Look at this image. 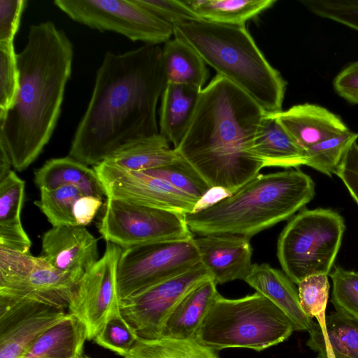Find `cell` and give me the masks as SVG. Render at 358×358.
Here are the masks:
<instances>
[{"instance_id": "obj_44", "label": "cell", "mask_w": 358, "mask_h": 358, "mask_svg": "<svg viewBox=\"0 0 358 358\" xmlns=\"http://www.w3.org/2000/svg\"><path fill=\"white\" fill-rule=\"evenodd\" d=\"M232 194L231 192L224 187H212L196 201L191 213L206 210L230 196Z\"/></svg>"}, {"instance_id": "obj_40", "label": "cell", "mask_w": 358, "mask_h": 358, "mask_svg": "<svg viewBox=\"0 0 358 358\" xmlns=\"http://www.w3.org/2000/svg\"><path fill=\"white\" fill-rule=\"evenodd\" d=\"M25 0H0V42H13Z\"/></svg>"}, {"instance_id": "obj_7", "label": "cell", "mask_w": 358, "mask_h": 358, "mask_svg": "<svg viewBox=\"0 0 358 358\" xmlns=\"http://www.w3.org/2000/svg\"><path fill=\"white\" fill-rule=\"evenodd\" d=\"M345 229L343 217L327 208L302 209L281 231L277 257L283 272L298 285L315 275H329Z\"/></svg>"}, {"instance_id": "obj_36", "label": "cell", "mask_w": 358, "mask_h": 358, "mask_svg": "<svg viewBox=\"0 0 358 358\" xmlns=\"http://www.w3.org/2000/svg\"><path fill=\"white\" fill-rule=\"evenodd\" d=\"M136 338V333L119 312L106 322L94 340L99 345L123 357Z\"/></svg>"}, {"instance_id": "obj_16", "label": "cell", "mask_w": 358, "mask_h": 358, "mask_svg": "<svg viewBox=\"0 0 358 358\" xmlns=\"http://www.w3.org/2000/svg\"><path fill=\"white\" fill-rule=\"evenodd\" d=\"M41 243V256L62 272L83 276L99 259L98 240L83 226L52 227Z\"/></svg>"}, {"instance_id": "obj_32", "label": "cell", "mask_w": 358, "mask_h": 358, "mask_svg": "<svg viewBox=\"0 0 358 358\" xmlns=\"http://www.w3.org/2000/svg\"><path fill=\"white\" fill-rule=\"evenodd\" d=\"M40 199L34 204L47 217L52 227L77 225L73 216L76 201L84 195L72 185L56 189H40Z\"/></svg>"}, {"instance_id": "obj_4", "label": "cell", "mask_w": 358, "mask_h": 358, "mask_svg": "<svg viewBox=\"0 0 358 358\" xmlns=\"http://www.w3.org/2000/svg\"><path fill=\"white\" fill-rule=\"evenodd\" d=\"M313 179L299 169L259 174L230 196L185 218L193 234H236L250 238L291 218L315 196Z\"/></svg>"}, {"instance_id": "obj_21", "label": "cell", "mask_w": 358, "mask_h": 358, "mask_svg": "<svg viewBox=\"0 0 358 358\" xmlns=\"http://www.w3.org/2000/svg\"><path fill=\"white\" fill-rule=\"evenodd\" d=\"M201 90L185 85L167 83L162 95L159 134L178 147L192 122Z\"/></svg>"}, {"instance_id": "obj_26", "label": "cell", "mask_w": 358, "mask_h": 358, "mask_svg": "<svg viewBox=\"0 0 358 358\" xmlns=\"http://www.w3.org/2000/svg\"><path fill=\"white\" fill-rule=\"evenodd\" d=\"M87 339L84 322L68 313L45 331L22 358H81Z\"/></svg>"}, {"instance_id": "obj_12", "label": "cell", "mask_w": 358, "mask_h": 358, "mask_svg": "<svg viewBox=\"0 0 358 358\" xmlns=\"http://www.w3.org/2000/svg\"><path fill=\"white\" fill-rule=\"evenodd\" d=\"M122 248L107 242L103 256L80 279L68 312L80 319L87 340L95 338L106 322L120 312L117 267Z\"/></svg>"}, {"instance_id": "obj_15", "label": "cell", "mask_w": 358, "mask_h": 358, "mask_svg": "<svg viewBox=\"0 0 358 358\" xmlns=\"http://www.w3.org/2000/svg\"><path fill=\"white\" fill-rule=\"evenodd\" d=\"M68 313L35 301L0 297V358H22Z\"/></svg>"}, {"instance_id": "obj_45", "label": "cell", "mask_w": 358, "mask_h": 358, "mask_svg": "<svg viewBox=\"0 0 358 358\" xmlns=\"http://www.w3.org/2000/svg\"><path fill=\"white\" fill-rule=\"evenodd\" d=\"M11 168L8 155L2 149H0V180L12 170Z\"/></svg>"}, {"instance_id": "obj_30", "label": "cell", "mask_w": 358, "mask_h": 358, "mask_svg": "<svg viewBox=\"0 0 358 358\" xmlns=\"http://www.w3.org/2000/svg\"><path fill=\"white\" fill-rule=\"evenodd\" d=\"M124 358H220L215 350L193 338L161 337L136 341Z\"/></svg>"}, {"instance_id": "obj_33", "label": "cell", "mask_w": 358, "mask_h": 358, "mask_svg": "<svg viewBox=\"0 0 358 358\" xmlns=\"http://www.w3.org/2000/svg\"><path fill=\"white\" fill-rule=\"evenodd\" d=\"M357 139L358 133L348 131L310 147L306 150V166L331 177Z\"/></svg>"}, {"instance_id": "obj_10", "label": "cell", "mask_w": 358, "mask_h": 358, "mask_svg": "<svg viewBox=\"0 0 358 358\" xmlns=\"http://www.w3.org/2000/svg\"><path fill=\"white\" fill-rule=\"evenodd\" d=\"M194 238L123 248L117 267L120 300L180 275L201 262Z\"/></svg>"}, {"instance_id": "obj_27", "label": "cell", "mask_w": 358, "mask_h": 358, "mask_svg": "<svg viewBox=\"0 0 358 358\" xmlns=\"http://www.w3.org/2000/svg\"><path fill=\"white\" fill-rule=\"evenodd\" d=\"M162 62L167 83L202 90L209 77L201 56L189 45L176 38L164 43Z\"/></svg>"}, {"instance_id": "obj_25", "label": "cell", "mask_w": 358, "mask_h": 358, "mask_svg": "<svg viewBox=\"0 0 358 358\" xmlns=\"http://www.w3.org/2000/svg\"><path fill=\"white\" fill-rule=\"evenodd\" d=\"M34 180L39 189L72 185L84 195L100 199L106 196L103 187L94 169H90L70 156L48 160L34 171Z\"/></svg>"}, {"instance_id": "obj_19", "label": "cell", "mask_w": 358, "mask_h": 358, "mask_svg": "<svg viewBox=\"0 0 358 358\" xmlns=\"http://www.w3.org/2000/svg\"><path fill=\"white\" fill-rule=\"evenodd\" d=\"M244 281L278 307L290 320L294 331L312 329L314 322L303 310L298 289L284 272L267 263L253 264Z\"/></svg>"}, {"instance_id": "obj_43", "label": "cell", "mask_w": 358, "mask_h": 358, "mask_svg": "<svg viewBox=\"0 0 358 358\" xmlns=\"http://www.w3.org/2000/svg\"><path fill=\"white\" fill-rule=\"evenodd\" d=\"M102 204V199L97 197L88 195L81 196L76 201L73 207V216L76 224L85 227L90 224Z\"/></svg>"}, {"instance_id": "obj_34", "label": "cell", "mask_w": 358, "mask_h": 358, "mask_svg": "<svg viewBox=\"0 0 358 358\" xmlns=\"http://www.w3.org/2000/svg\"><path fill=\"white\" fill-rule=\"evenodd\" d=\"M331 301L337 313L358 323V272L335 266Z\"/></svg>"}, {"instance_id": "obj_39", "label": "cell", "mask_w": 358, "mask_h": 358, "mask_svg": "<svg viewBox=\"0 0 358 358\" xmlns=\"http://www.w3.org/2000/svg\"><path fill=\"white\" fill-rule=\"evenodd\" d=\"M159 20L171 25L188 22L200 18L182 0H134Z\"/></svg>"}, {"instance_id": "obj_28", "label": "cell", "mask_w": 358, "mask_h": 358, "mask_svg": "<svg viewBox=\"0 0 358 358\" xmlns=\"http://www.w3.org/2000/svg\"><path fill=\"white\" fill-rule=\"evenodd\" d=\"M178 157L169 141L159 134L128 145L104 162L126 170L143 171L168 164Z\"/></svg>"}, {"instance_id": "obj_18", "label": "cell", "mask_w": 358, "mask_h": 358, "mask_svg": "<svg viewBox=\"0 0 358 358\" xmlns=\"http://www.w3.org/2000/svg\"><path fill=\"white\" fill-rule=\"evenodd\" d=\"M303 150L349 130L339 116L316 104L294 105L273 114Z\"/></svg>"}, {"instance_id": "obj_29", "label": "cell", "mask_w": 358, "mask_h": 358, "mask_svg": "<svg viewBox=\"0 0 358 358\" xmlns=\"http://www.w3.org/2000/svg\"><path fill=\"white\" fill-rule=\"evenodd\" d=\"M200 19L231 25H245L271 7L275 0H182Z\"/></svg>"}, {"instance_id": "obj_24", "label": "cell", "mask_w": 358, "mask_h": 358, "mask_svg": "<svg viewBox=\"0 0 358 358\" xmlns=\"http://www.w3.org/2000/svg\"><path fill=\"white\" fill-rule=\"evenodd\" d=\"M254 149L264 167L298 168L306 164L300 148L273 114L267 113L257 133Z\"/></svg>"}, {"instance_id": "obj_13", "label": "cell", "mask_w": 358, "mask_h": 358, "mask_svg": "<svg viewBox=\"0 0 358 358\" xmlns=\"http://www.w3.org/2000/svg\"><path fill=\"white\" fill-rule=\"evenodd\" d=\"M210 279L213 278L208 270L199 262L180 275L120 299V312L137 337L158 338L164 321L179 301L193 288Z\"/></svg>"}, {"instance_id": "obj_5", "label": "cell", "mask_w": 358, "mask_h": 358, "mask_svg": "<svg viewBox=\"0 0 358 358\" xmlns=\"http://www.w3.org/2000/svg\"><path fill=\"white\" fill-rule=\"evenodd\" d=\"M174 38L192 47L267 113L282 110L287 83L256 45L245 25L197 20L173 26Z\"/></svg>"}, {"instance_id": "obj_23", "label": "cell", "mask_w": 358, "mask_h": 358, "mask_svg": "<svg viewBox=\"0 0 358 358\" xmlns=\"http://www.w3.org/2000/svg\"><path fill=\"white\" fill-rule=\"evenodd\" d=\"M307 345L317 352L316 358H358V323L337 313L326 322H314Z\"/></svg>"}, {"instance_id": "obj_31", "label": "cell", "mask_w": 358, "mask_h": 358, "mask_svg": "<svg viewBox=\"0 0 358 358\" xmlns=\"http://www.w3.org/2000/svg\"><path fill=\"white\" fill-rule=\"evenodd\" d=\"M142 172L166 180L196 203L210 188L193 166L179 155L168 164Z\"/></svg>"}, {"instance_id": "obj_9", "label": "cell", "mask_w": 358, "mask_h": 358, "mask_svg": "<svg viewBox=\"0 0 358 358\" xmlns=\"http://www.w3.org/2000/svg\"><path fill=\"white\" fill-rule=\"evenodd\" d=\"M98 230L106 242L122 249L194 238L185 215L107 198Z\"/></svg>"}, {"instance_id": "obj_35", "label": "cell", "mask_w": 358, "mask_h": 358, "mask_svg": "<svg viewBox=\"0 0 358 358\" xmlns=\"http://www.w3.org/2000/svg\"><path fill=\"white\" fill-rule=\"evenodd\" d=\"M330 285L327 275L307 277L298 284L299 300L303 310L310 319L315 317L319 325L326 322V308Z\"/></svg>"}, {"instance_id": "obj_14", "label": "cell", "mask_w": 358, "mask_h": 358, "mask_svg": "<svg viewBox=\"0 0 358 358\" xmlns=\"http://www.w3.org/2000/svg\"><path fill=\"white\" fill-rule=\"evenodd\" d=\"M106 197L183 215L191 213L196 201L166 180L142 171L126 170L105 162L93 166Z\"/></svg>"}, {"instance_id": "obj_37", "label": "cell", "mask_w": 358, "mask_h": 358, "mask_svg": "<svg viewBox=\"0 0 358 358\" xmlns=\"http://www.w3.org/2000/svg\"><path fill=\"white\" fill-rule=\"evenodd\" d=\"M19 87L17 54L13 42H0V112L14 103Z\"/></svg>"}, {"instance_id": "obj_46", "label": "cell", "mask_w": 358, "mask_h": 358, "mask_svg": "<svg viewBox=\"0 0 358 358\" xmlns=\"http://www.w3.org/2000/svg\"><path fill=\"white\" fill-rule=\"evenodd\" d=\"M83 358H90V357H86V356H85V357H84Z\"/></svg>"}, {"instance_id": "obj_8", "label": "cell", "mask_w": 358, "mask_h": 358, "mask_svg": "<svg viewBox=\"0 0 358 358\" xmlns=\"http://www.w3.org/2000/svg\"><path fill=\"white\" fill-rule=\"evenodd\" d=\"M81 277L56 269L42 256L0 246V297L68 309Z\"/></svg>"}, {"instance_id": "obj_11", "label": "cell", "mask_w": 358, "mask_h": 358, "mask_svg": "<svg viewBox=\"0 0 358 358\" xmlns=\"http://www.w3.org/2000/svg\"><path fill=\"white\" fill-rule=\"evenodd\" d=\"M71 20L99 31H113L132 41L159 45L170 40L173 28L134 0H55Z\"/></svg>"}, {"instance_id": "obj_20", "label": "cell", "mask_w": 358, "mask_h": 358, "mask_svg": "<svg viewBox=\"0 0 358 358\" xmlns=\"http://www.w3.org/2000/svg\"><path fill=\"white\" fill-rule=\"evenodd\" d=\"M213 279L206 280L187 293L175 306L162 326L160 336L193 338L219 294Z\"/></svg>"}, {"instance_id": "obj_17", "label": "cell", "mask_w": 358, "mask_h": 358, "mask_svg": "<svg viewBox=\"0 0 358 358\" xmlns=\"http://www.w3.org/2000/svg\"><path fill=\"white\" fill-rule=\"evenodd\" d=\"M250 238L236 234H209L194 238L200 260L217 284L244 280L252 267Z\"/></svg>"}, {"instance_id": "obj_3", "label": "cell", "mask_w": 358, "mask_h": 358, "mask_svg": "<svg viewBox=\"0 0 358 358\" xmlns=\"http://www.w3.org/2000/svg\"><path fill=\"white\" fill-rule=\"evenodd\" d=\"M266 114L248 94L217 74L201 90L192 122L174 150L210 187L234 193L264 167L254 144Z\"/></svg>"}, {"instance_id": "obj_38", "label": "cell", "mask_w": 358, "mask_h": 358, "mask_svg": "<svg viewBox=\"0 0 358 358\" xmlns=\"http://www.w3.org/2000/svg\"><path fill=\"white\" fill-rule=\"evenodd\" d=\"M301 2L315 15L358 31V0H304Z\"/></svg>"}, {"instance_id": "obj_1", "label": "cell", "mask_w": 358, "mask_h": 358, "mask_svg": "<svg viewBox=\"0 0 358 358\" xmlns=\"http://www.w3.org/2000/svg\"><path fill=\"white\" fill-rule=\"evenodd\" d=\"M159 45L106 52L69 156L89 166L104 162L138 140L159 134L156 108L167 85Z\"/></svg>"}, {"instance_id": "obj_2", "label": "cell", "mask_w": 358, "mask_h": 358, "mask_svg": "<svg viewBox=\"0 0 358 358\" xmlns=\"http://www.w3.org/2000/svg\"><path fill=\"white\" fill-rule=\"evenodd\" d=\"M27 39L17 54L15 102L0 112V149L19 172L36 159L53 134L73 58L71 40L52 22L31 25Z\"/></svg>"}, {"instance_id": "obj_22", "label": "cell", "mask_w": 358, "mask_h": 358, "mask_svg": "<svg viewBox=\"0 0 358 358\" xmlns=\"http://www.w3.org/2000/svg\"><path fill=\"white\" fill-rule=\"evenodd\" d=\"M24 187V181L13 170L0 180V246L30 253L31 241L20 218Z\"/></svg>"}, {"instance_id": "obj_6", "label": "cell", "mask_w": 358, "mask_h": 358, "mask_svg": "<svg viewBox=\"0 0 358 358\" xmlns=\"http://www.w3.org/2000/svg\"><path fill=\"white\" fill-rule=\"evenodd\" d=\"M294 331L287 316L259 292L235 299L218 294L194 338L214 350L259 352L282 343Z\"/></svg>"}, {"instance_id": "obj_41", "label": "cell", "mask_w": 358, "mask_h": 358, "mask_svg": "<svg viewBox=\"0 0 358 358\" xmlns=\"http://www.w3.org/2000/svg\"><path fill=\"white\" fill-rule=\"evenodd\" d=\"M336 175L343 181L358 205V144L353 143L344 155Z\"/></svg>"}, {"instance_id": "obj_42", "label": "cell", "mask_w": 358, "mask_h": 358, "mask_svg": "<svg viewBox=\"0 0 358 358\" xmlns=\"http://www.w3.org/2000/svg\"><path fill=\"white\" fill-rule=\"evenodd\" d=\"M333 87L339 96L351 104H358V60L337 74Z\"/></svg>"}]
</instances>
